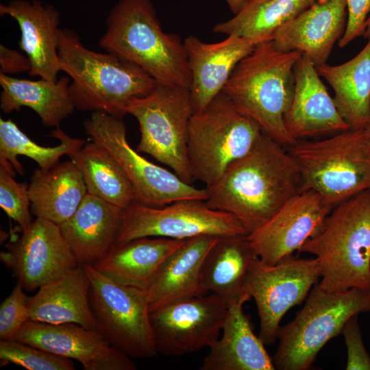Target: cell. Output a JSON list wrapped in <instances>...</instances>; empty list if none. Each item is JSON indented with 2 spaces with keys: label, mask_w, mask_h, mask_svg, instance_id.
I'll return each mask as SVG.
<instances>
[{
  "label": "cell",
  "mask_w": 370,
  "mask_h": 370,
  "mask_svg": "<svg viewBox=\"0 0 370 370\" xmlns=\"http://www.w3.org/2000/svg\"><path fill=\"white\" fill-rule=\"evenodd\" d=\"M315 0H251L239 12L213 27L215 33L234 35L254 45L271 41L278 29Z\"/></svg>",
  "instance_id": "1f68e13d"
},
{
  "label": "cell",
  "mask_w": 370,
  "mask_h": 370,
  "mask_svg": "<svg viewBox=\"0 0 370 370\" xmlns=\"http://www.w3.org/2000/svg\"><path fill=\"white\" fill-rule=\"evenodd\" d=\"M31 212L60 225L76 211L88 193L81 171L71 160L49 169H35L28 185Z\"/></svg>",
  "instance_id": "4316f807"
},
{
  "label": "cell",
  "mask_w": 370,
  "mask_h": 370,
  "mask_svg": "<svg viewBox=\"0 0 370 370\" xmlns=\"http://www.w3.org/2000/svg\"><path fill=\"white\" fill-rule=\"evenodd\" d=\"M62 357L85 370H136L132 358L97 330L75 323L50 324L29 320L15 338Z\"/></svg>",
  "instance_id": "e0dca14e"
},
{
  "label": "cell",
  "mask_w": 370,
  "mask_h": 370,
  "mask_svg": "<svg viewBox=\"0 0 370 370\" xmlns=\"http://www.w3.org/2000/svg\"><path fill=\"white\" fill-rule=\"evenodd\" d=\"M316 68L333 88L335 106L349 130H362L370 119V39L349 61Z\"/></svg>",
  "instance_id": "f546056e"
},
{
  "label": "cell",
  "mask_w": 370,
  "mask_h": 370,
  "mask_svg": "<svg viewBox=\"0 0 370 370\" xmlns=\"http://www.w3.org/2000/svg\"><path fill=\"white\" fill-rule=\"evenodd\" d=\"M84 127L91 140L116 160L131 182L138 201L158 207L183 199H206V188L187 183L134 149L127 141L122 119L96 111L84 122Z\"/></svg>",
  "instance_id": "8fae6325"
},
{
  "label": "cell",
  "mask_w": 370,
  "mask_h": 370,
  "mask_svg": "<svg viewBox=\"0 0 370 370\" xmlns=\"http://www.w3.org/2000/svg\"><path fill=\"white\" fill-rule=\"evenodd\" d=\"M368 138L347 130L327 138L297 142L289 152L297 162L302 190L317 192L332 206L370 189Z\"/></svg>",
  "instance_id": "52a82bcc"
},
{
  "label": "cell",
  "mask_w": 370,
  "mask_h": 370,
  "mask_svg": "<svg viewBox=\"0 0 370 370\" xmlns=\"http://www.w3.org/2000/svg\"><path fill=\"white\" fill-rule=\"evenodd\" d=\"M258 258L247 235L220 236L205 257L199 275L203 294L211 292L228 303L243 293L251 262Z\"/></svg>",
  "instance_id": "f1b7e54d"
},
{
  "label": "cell",
  "mask_w": 370,
  "mask_h": 370,
  "mask_svg": "<svg viewBox=\"0 0 370 370\" xmlns=\"http://www.w3.org/2000/svg\"><path fill=\"white\" fill-rule=\"evenodd\" d=\"M0 73L15 74L29 71L31 63L27 56L20 51L0 45Z\"/></svg>",
  "instance_id": "f35d334b"
},
{
  "label": "cell",
  "mask_w": 370,
  "mask_h": 370,
  "mask_svg": "<svg viewBox=\"0 0 370 370\" xmlns=\"http://www.w3.org/2000/svg\"><path fill=\"white\" fill-rule=\"evenodd\" d=\"M24 290L17 282L0 305V340L14 339L21 328L29 320V297Z\"/></svg>",
  "instance_id": "d590c367"
},
{
  "label": "cell",
  "mask_w": 370,
  "mask_h": 370,
  "mask_svg": "<svg viewBox=\"0 0 370 370\" xmlns=\"http://www.w3.org/2000/svg\"><path fill=\"white\" fill-rule=\"evenodd\" d=\"M298 252L317 258L322 288L370 291V189L336 205Z\"/></svg>",
  "instance_id": "5b68a950"
},
{
  "label": "cell",
  "mask_w": 370,
  "mask_h": 370,
  "mask_svg": "<svg viewBox=\"0 0 370 370\" xmlns=\"http://www.w3.org/2000/svg\"><path fill=\"white\" fill-rule=\"evenodd\" d=\"M319 279L316 258L291 256L271 265L258 257L251 262L243 292L256 304L260 319L258 336L265 345L275 343L284 315L306 299Z\"/></svg>",
  "instance_id": "4fadbf2b"
},
{
  "label": "cell",
  "mask_w": 370,
  "mask_h": 370,
  "mask_svg": "<svg viewBox=\"0 0 370 370\" xmlns=\"http://www.w3.org/2000/svg\"><path fill=\"white\" fill-rule=\"evenodd\" d=\"M58 56L60 71L71 79L69 95L79 110L101 111L122 119L131 100L147 95L158 84L116 54L88 49L69 29L59 30Z\"/></svg>",
  "instance_id": "7a4b0ae2"
},
{
  "label": "cell",
  "mask_w": 370,
  "mask_h": 370,
  "mask_svg": "<svg viewBox=\"0 0 370 370\" xmlns=\"http://www.w3.org/2000/svg\"><path fill=\"white\" fill-rule=\"evenodd\" d=\"M363 36L365 38L370 39V14L366 22L365 31Z\"/></svg>",
  "instance_id": "60d3db41"
},
{
  "label": "cell",
  "mask_w": 370,
  "mask_h": 370,
  "mask_svg": "<svg viewBox=\"0 0 370 370\" xmlns=\"http://www.w3.org/2000/svg\"><path fill=\"white\" fill-rule=\"evenodd\" d=\"M201 235L247 232L234 215L210 207L206 200L183 199L158 207L134 201L123 209L114 245L142 237L186 240Z\"/></svg>",
  "instance_id": "7c38bea8"
},
{
  "label": "cell",
  "mask_w": 370,
  "mask_h": 370,
  "mask_svg": "<svg viewBox=\"0 0 370 370\" xmlns=\"http://www.w3.org/2000/svg\"><path fill=\"white\" fill-rule=\"evenodd\" d=\"M25 290L33 291L54 281L79 264L58 225L36 218L16 240L0 254Z\"/></svg>",
  "instance_id": "9a60e30c"
},
{
  "label": "cell",
  "mask_w": 370,
  "mask_h": 370,
  "mask_svg": "<svg viewBox=\"0 0 370 370\" xmlns=\"http://www.w3.org/2000/svg\"><path fill=\"white\" fill-rule=\"evenodd\" d=\"M262 133L254 120L220 92L190 121L188 155L195 181L206 186L214 183L232 163L251 150Z\"/></svg>",
  "instance_id": "ba28073f"
},
{
  "label": "cell",
  "mask_w": 370,
  "mask_h": 370,
  "mask_svg": "<svg viewBox=\"0 0 370 370\" xmlns=\"http://www.w3.org/2000/svg\"><path fill=\"white\" fill-rule=\"evenodd\" d=\"M99 44L136 64L159 84L190 87L184 42L162 30L151 0H119L107 16Z\"/></svg>",
  "instance_id": "277c9868"
},
{
  "label": "cell",
  "mask_w": 370,
  "mask_h": 370,
  "mask_svg": "<svg viewBox=\"0 0 370 370\" xmlns=\"http://www.w3.org/2000/svg\"><path fill=\"white\" fill-rule=\"evenodd\" d=\"M0 359L3 365L15 364L28 370H74L71 359L16 339L0 340Z\"/></svg>",
  "instance_id": "836d02e7"
},
{
  "label": "cell",
  "mask_w": 370,
  "mask_h": 370,
  "mask_svg": "<svg viewBox=\"0 0 370 370\" xmlns=\"http://www.w3.org/2000/svg\"><path fill=\"white\" fill-rule=\"evenodd\" d=\"M125 111L139 125L136 151L149 154L193 184L188 155L189 124L194 114L189 89L158 83L147 95L131 100Z\"/></svg>",
  "instance_id": "9c48e42d"
},
{
  "label": "cell",
  "mask_w": 370,
  "mask_h": 370,
  "mask_svg": "<svg viewBox=\"0 0 370 370\" xmlns=\"http://www.w3.org/2000/svg\"><path fill=\"white\" fill-rule=\"evenodd\" d=\"M301 56L298 51L278 49L272 40L256 45L222 90L240 112L283 146L297 142L287 132L284 116L293 96L294 67Z\"/></svg>",
  "instance_id": "3957f363"
},
{
  "label": "cell",
  "mask_w": 370,
  "mask_h": 370,
  "mask_svg": "<svg viewBox=\"0 0 370 370\" xmlns=\"http://www.w3.org/2000/svg\"><path fill=\"white\" fill-rule=\"evenodd\" d=\"M347 21L345 32L338 41L344 47L356 38L363 36L370 14V0H346Z\"/></svg>",
  "instance_id": "74e56055"
},
{
  "label": "cell",
  "mask_w": 370,
  "mask_h": 370,
  "mask_svg": "<svg viewBox=\"0 0 370 370\" xmlns=\"http://www.w3.org/2000/svg\"><path fill=\"white\" fill-rule=\"evenodd\" d=\"M50 136L60 140L55 147H44L29 138L11 119H0V161L10 163L19 175L24 174V169L17 159L18 156H25L32 159L39 168L47 170L58 163L64 155L81 148L86 140L72 138L59 127L50 132Z\"/></svg>",
  "instance_id": "d6a6232c"
},
{
  "label": "cell",
  "mask_w": 370,
  "mask_h": 370,
  "mask_svg": "<svg viewBox=\"0 0 370 370\" xmlns=\"http://www.w3.org/2000/svg\"><path fill=\"white\" fill-rule=\"evenodd\" d=\"M90 280V306L97 330L131 358L158 354L145 290L116 283L92 265H83Z\"/></svg>",
  "instance_id": "30bf717a"
},
{
  "label": "cell",
  "mask_w": 370,
  "mask_h": 370,
  "mask_svg": "<svg viewBox=\"0 0 370 370\" xmlns=\"http://www.w3.org/2000/svg\"><path fill=\"white\" fill-rule=\"evenodd\" d=\"M184 45L191 75L188 89L194 113L202 112L222 92L234 68L256 46L234 35L215 43L189 36Z\"/></svg>",
  "instance_id": "ffe728a7"
},
{
  "label": "cell",
  "mask_w": 370,
  "mask_h": 370,
  "mask_svg": "<svg viewBox=\"0 0 370 370\" xmlns=\"http://www.w3.org/2000/svg\"><path fill=\"white\" fill-rule=\"evenodd\" d=\"M251 0H225L231 11L234 14L239 12Z\"/></svg>",
  "instance_id": "ab89813d"
},
{
  "label": "cell",
  "mask_w": 370,
  "mask_h": 370,
  "mask_svg": "<svg viewBox=\"0 0 370 370\" xmlns=\"http://www.w3.org/2000/svg\"><path fill=\"white\" fill-rule=\"evenodd\" d=\"M333 208L317 192L303 190L247 238L262 261L275 264L317 234Z\"/></svg>",
  "instance_id": "2e32d148"
},
{
  "label": "cell",
  "mask_w": 370,
  "mask_h": 370,
  "mask_svg": "<svg viewBox=\"0 0 370 370\" xmlns=\"http://www.w3.org/2000/svg\"><path fill=\"white\" fill-rule=\"evenodd\" d=\"M362 131L365 134V135L367 136V138H370V119L368 120V121L365 125Z\"/></svg>",
  "instance_id": "b9f144b4"
},
{
  "label": "cell",
  "mask_w": 370,
  "mask_h": 370,
  "mask_svg": "<svg viewBox=\"0 0 370 370\" xmlns=\"http://www.w3.org/2000/svg\"><path fill=\"white\" fill-rule=\"evenodd\" d=\"M219 237L201 235L186 239L167 258L145 290L150 312L203 294L199 286L201 265Z\"/></svg>",
  "instance_id": "cb8c5ba5"
},
{
  "label": "cell",
  "mask_w": 370,
  "mask_h": 370,
  "mask_svg": "<svg viewBox=\"0 0 370 370\" xmlns=\"http://www.w3.org/2000/svg\"><path fill=\"white\" fill-rule=\"evenodd\" d=\"M14 175L12 165L0 161V206L23 232L32 223L28 185L16 182Z\"/></svg>",
  "instance_id": "e575fe53"
},
{
  "label": "cell",
  "mask_w": 370,
  "mask_h": 370,
  "mask_svg": "<svg viewBox=\"0 0 370 370\" xmlns=\"http://www.w3.org/2000/svg\"><path fill=\"white\" fill-rule=\"evenodd\" d=\"M185 240L142 237L114 245L92 265L111 280L145 290L167 258Z\"/></svg>",
  "instance_id": "484cf974"
},
{
  "label": "cell",
  "mask_w": 370,
  "mask_h": 370,
  "mask_svg": "<svg viewBox=\"0 0 370 370\" xmlns=\"http://www.w3.org/2000/svg\"><path fill=\"white\" fill-rule=\"evenodd\" d=\"M81 171L87 192L123 209L137 201L134 188L114 156L91 140L68 155Z\"/></svg>",
  "instance_id": "4dcf8cb0"
},
{
  "label": "cell",
  "mask_w": 370,
  "mask_h": 370,
  "mask_svg": "<svg viewBox=\"0 0 370 370\" xmlns=\"http://www.w3.org/2000/svg\"><path fill=\"white\" fill-rule=\"evenodd\" d=\"M347 21L346 0H315L281 26L272 41L281 50L301 52L317 67L327 63Z\"/></svg>",
  "instance_id": "ac0fdd59"
},
{
  "label": "cell",
  "mask_w": 370,
  "mask_h": 370,
  "mask_svg": "<svg viewBox=\"0 0 370 370\" xmlns=\"http://www.w3.org/2000/svg\"><path fill=\"white\" fill-rule=\"evenodd\" d=\"M291 103L284 116L288 134L296 140L349 130L334 99L322 82L314 64L302 55L294 67Z\"/></svg>",
  "instance_id": "d6986e66"
},
{
  "label": "cell",
  "mask_w": 370,
  "mask_h": 370,
  "mask_svg": "<svg viewBox=\"0 0 370 370\" xmlns=\"http://www.w3.org/2000/svg\"><path fill=\"white\" fill-rule=\"evenodd\" d=\"M358 314L351 317L345 323L341 334L347 347V370H370V355L367 352L360 328Z\"/></svg>",
  "instance_id": "8d00e7d4"
},
{
  "label": "cell",
  "mask_w": 370,
  "mask_h": 370,
  "mask_svg": "<svg viewBox=\"0 0 370 370\" xmlns=\"http://www.w3.org/2000/svg\"><path fill=\"white\" fill-rule=\"evenodd\" d=\"M262 133L251 150L206 186L208 205L234 215L247 234L302 190L299 165L291 153Z\"/></svg>",
  "instance_id": "6da1fadb"
},
{
  "label": "cell",
  "mask_w": 370,
  "mask_h": 370,
  "mask_svg": "<svg viewBox=\"0 0 370 370\" xmlns=\"http://www.w3.org/2000/svg\"><path fill=\"white\" fill-rule=\"evenodd\" d=\"M123 209L87 193L61 233L79 265H94L113 247Z\"/></svg>",
  "instance_id": "603a6c76"
},
{
  "label": "cell",
  "mask_w": 370,
  "mask_h": 370,
  "mask_svg": "<svg viewBox=\"0 0 370 370\" xmlns=\"http://www.w3.org/2000/svg\"><path fill=\"white\" fill-rule=\"evenodd\" d=\"M71 79L57 81L18 79L0 73V108L6 114L22 107L32 109L47 127H58L75 107L69 93Z\"/></svg>",
  "instance_id": "83f0119b"
},
{
  "label": "cell",
  "mask_w": 370,
  "mask_h": 370,
  "mask_svg": "<svg viewBox=\"0 0 370 370\" xmlns=\"http://www.w3.org/2000/svg\"><path fill=\"white\" fill-rule=\"evenodd\" d=\"M229 303L211 293L197 295L150 312L156 348L169 356L210 347L219 337Z\"/></svg>",
  "instance_id": "5bb4252c"
},
{
  "label": "cell",
  "mask_w": 370,
  "mask_h": 370,
  "mask_svg": "<svg viewBox=\"0 0 370 370\" xmlns=\"http://www.w3.org/2000/svg\"><path fill=\"white\" fill-rule=\"evenodd\" d=\"M369 312L370 291L352 288L331 292L317 283L294 319L279 328V343L272 357L275 369H308L351 317Z\"/></svg>",
  "instance_id": "8992f818"
},
{
  "label": "cell",
  "mask_w": 370,
  "mask_h": 370,
  "mask_svg": "<svg viewBox=\"0 0 370 370\" xmlns=\"http://www.w3.org/2000/svg\"><path fill=\"white\" fill-rule=\"evenodd\" d=\"M244 293L229 303L222 334L209 347L201 370H274L272 357L264 343L256 336L250 319L243 309L250 300Z\"/></svg>",
  "instance_id": "7402d4cb"
},
{
  "label": "cell",
  "mask_w": 370,
  "mask_h": 370,
  "mask_svg": "<svg viewBox=\"0 0 370 370\" xmlns=\"http://www.w3.org/2000/svg\"><path fill=\"white\" fill-rule=\"evenodd\" d=\"M90 288L84 267L79 265L29 297V320L50 324L75 323L97 330L90 306Z\"/></svg>",
  "instance_id": "d4e9b609"
},
{
  "label": "cell",
  "mask_w": 370,
  "mask_h": 370,
  "mask_svg": "<svg viewBox=\"0 0 370 370\" xmlns=\"http://www.w3.org/2000/svg\"><path fill=\"white\" fill-rule=\"evenodd\" d=\"M0 15L10 16L19 26L18 46L30 61V76L57 81L60 71L58 56L60 14L58 10L37 0H13L0 4Z\"/></svg>",
  "instance_id": "44dd1931"
},
{
  "label": "cell",
  "mask_w": 370,
  "mask_h": 370,
  "mask_svg": "<svg viewBox=\"0 0 370 370\" xmlns=\"http://www.w3.org/2000/svg\"><path fill=\"white\" fill-rule=\"evenodd\" d=\"M368 147H369V151L370 154V138L368 139Z\"/></svg>",
  "instance_id": "7bdbcfd3"
}]
</instances>
